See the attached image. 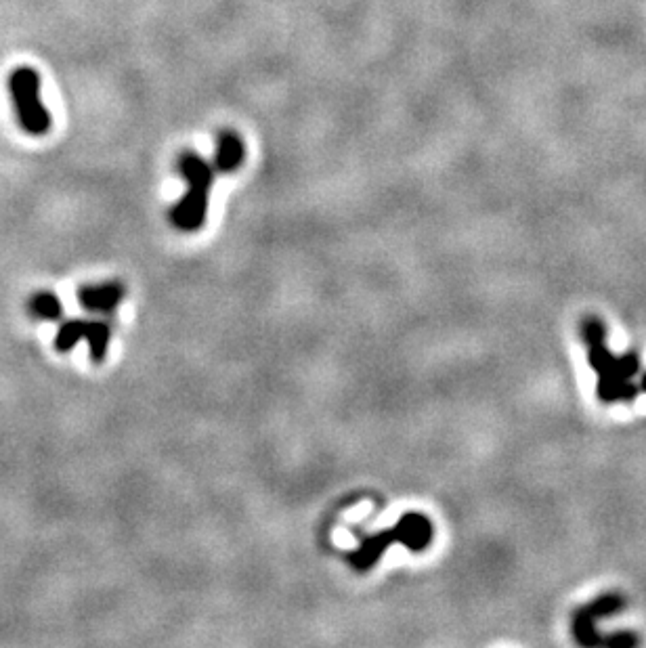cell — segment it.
Masks as SVG:
<instances>
[{
	"instance_id": "1",
	"label": "cell",
	"mask_w": 646,
	"mask_h": 648,
	"mask_svg": "<svg viewBox=\"0 0 646 648\" xmlns=\"http://www.w3.org/2000/svg\"><path fill=\"white\" fill-rule=\"evenodd\" d=\"M581 336L586 342L590 365L596 370L598 384L596 393L602 403L634 401L640 395V359L634 353L615 355L607 347V332L598 319H586L581 323Z\"/></svg>"
},
{
	"instance_id": "2",
	"label": "cell",
	"mask_w": 646,
	"mask_h": 648,
	"mask_svg": "<svg viewBox=\"0 0 646 648\" xmlns=\"http://www.w3.org/2000/svg\"><path fill=\"white\" fill-rule=\"evenodd\" d=\"M179 172L187 183V191L185 196L172 206L170 223L179 231L193 233L206 223L214 170L200 154H196V151H185L179 158Z\"/></svg>"
},
{
	"instance_id": "3",
	"label": "cell",
	"mask_w": 646,
	"mask_h": 648,
	"mask_svg": "<svg viewBox=\"0 0 646 648\" xmlns=\"http://www.w3.org/2000/svg\"><path fill=\"white\" fill-rule=\"evenodd\" d=\"M9 91L21 131L32 137H45L51 131V114L42 103V80L30 66H19L9 76Z\"/></svg>"
},
{
	"instance_id": "4",
	"label": "cell",
	"mask_w": 646,
	"mask_h": 648,
	"mask_svg": "<svg viewBox=\"0 0 646 648\" xmlns=\"http://www.w3.org/2000/svg\"><path fill=\"white\" fill-rule=\"evenodd\" d=\"M621 607H623V600L617 594H609V596H600L598 600L586 604L584 609H579L573 615V625H571L575 640L579 644H584V646L605 644V642H602V638L598 636L596 623L600 619H605L607 615H613Z\"/></svg>"
},
{
	"instance_id": "5",
	"label": "cell",
	"mask_w": 646,
	"mask_h": 648,
	"mask_svg": "<svg viewBox=\"0 0 646 648\" xmlns=\"http://www.w3.org/2000/svg\"><path fill=\"white\" fill-rule=\"evenodd\" d=\"M397 544H401L409 552H424L435 537V525L422 512H407L403 514L397 525Z\"/></svg>"
},
{
	"instance_id": "6",
	"label": "cell",
	"mask_w": 646,
	"mask_h": 648,
	"mask_svg": "<svg viewBox=\"0 0 646 648\" xmlns=\"http://www.w3.org/2000/svg\"><path fill=\"white\" fill-rule=\"evenodd\" d=\"M393 544H397V531L395 527L391 529H382L380 533H374L370 537H365L359 544V548L351 554V567L359 573L370 571L378 565V560L386 554Z\"/></svg>"
},
{
	"instance_id": "7",
	"label": "cell",
	"mask_w": 646,
	"mask_h": 648,
	"mask_svg": "<svg viewBox=\"0 0 646 648\" xmlns=\"http://www.w3.org/2000/svg\"><path fill=\"white\" fill-rule=\"evenodd\" d=\"M124 298V286L118 282L91 284L78 290V302L89 313H112Z\"/></svg>"
},
{
	"instance_id": "8",
	"label": "cell",
	"mask_w": 646,
	"mask_h": 648,
	"mask_svg": "<svg viewBox=\"0 0 646 648\" xmlns=\"http://www.w3.org/2000/svg\"><path fill=\"white\" fill-rule=\"evenodd\" d=\"M246 158V145L240 135L231 131L223 133L217 143V151H214V166L221 172H233L244 164Z\"/></svg>"
},
{
	"instance_id": "9",
	"label": "cell",
	"mask_w": 646,
	"mask_h": 648,
	"mask_svg": "<svg viewBox=\"0 0 646 648\" xmlns=\"http://www.w3.org/2000/svg\"><path fill=\"white\" fill-rule=\"evenodd\" d=\"M28 311L38 321H59L63 315V305L57 294L49 290H40L30 296Z\"/></svg>"
},
{
	"instance_id": "10",
	"label": "cell",
	"mask_w": 646,
	"mask_h": 648,
	"mask_svg": "<svg viewBox=\"0 0 646 648\" xmlns=\"http://www.w3.org/2000/svg\"><path fill=\"white\" fill-rule=\"evenodd\" d=\"M110 340H112V330L107 323L97 319H91L86 323L84 342L89 344V355L95 363H101L107 357V351H110Z\"/></svg>"
},
{
	"instance_id": "11",
	"label": "cell",
	"mask_w": 646,
	"mask_h": 648,
	"mask_svg": "<svg viewBox=\"0 0 646 648\" xmlns=\"http://www.w3.org/2000/svg\"><path fill=\"white\" fill-rule=\"evenodd\" d=\"M86 319H70L66 323H61V328L57 330L55 338H53V347L59 353H70L72 349H76V344L80 340H84L86 334Z\"/></svg>"
},
{
	"instance_id": "12",
	"label": "cell",
	"mask_w": 646,
	"mask_h": 648,
	"mask_svg": "<svg viewBox=\"0 0 646 648\" xmlns=\"http://www.w3.org/2000/svg\"><path fill=\"white\" fill-rule=\"evenodd\" d=\"M638 384H640V393H646V372L640 376Z\"/></svg>"
}]
</instances>
